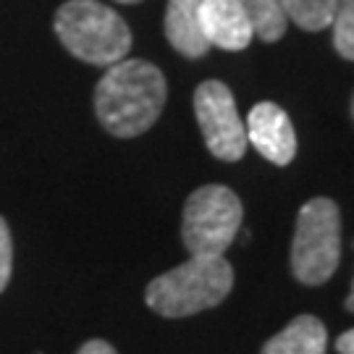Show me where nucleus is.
Instances as JSON below:
<instances>
[{"instance_id": "14", "label": "nucleus", "mask_w": 354, "mask_h": 354, "mask_svg": "<svg viewBox=\"0 0 354 354\" xmlns=\"http://www.w3.org/2000/svg\"><path fill=\"white\" fill-rule=\"evenodd\" d=\"M11 270H13V241H11V231H8V223L0 218V294L6 291L8 281H11Z\"/></svg>"}, {"instance_id": "11", "label": "nucleus", "mask_w": 354, "mask_h": 354, "mask_svg": "<svg viewBox=\"0 0 354 354\" xmlns=\"http://www.w3.org/2000/svg\"><path fill=\"white\" fill-rule=\"evenodd\" d=\"M236 3L247 13L254 37H260L263 42H279L286 35L289 21L281 11L279 0H236Z\"/></svg>"}, {"instance_id": "18", "label": "nucleus", "mask_w": 354, "mask_h": 354, "mask_svg": "<svg viewBox=\"0 0 354 354\" xmlns=\"http://www.w3.org/2000/svg\"><path fill=\"white\" fill-rule=\"evenodd\" d=\"M118 3H140V0H118Z\"/></svg>"}, {"instance_id": "3", "label": "nucleus", "mask_w": 354, "mask_h": 354, "mask_svg": "<svg viewBox=\"0 0 354 354\" xmlns=\"http://www.w3.org/2000/svg\"><path fill=\"white\" fill-rule=\"evenodd\" d=\"M55 35L74 58L92 66H113L131 50V29L97 0H68L55 11Z\"/></svg>"}, {"instance_id": "5", "label": "nucleus", "mask_w": 354, "mask_h": 354, "mask_svg": "<svg viewBox=\"0 0 354 354\" xmlns=\"http://www.w3.org/2000/svg\"><path fill=\"white\" fill-rule=\"evenodd\" d=\"M241 200L223 184H207L189 194L181 218V239L192 257H221L241 226Z\"/></svg>"}, {"instance_id": "17", "label": "nucleus", "mask_w": 354, "mask_h": 354, "mask_svg": "<svg viewBox=\"0 0 354 354\" xmlns=\"http://www.w3.org/2000/svg\"><path fill=\"white\" fill-rule=\"evenodd\" d=\"M346 310H349V313H354V291H352V297H349V302H346Z\"/></svg>"}, {"instance_id": "9", "label": "nucleus", "mask_w": 354, "mask_h": 354, "mask_svg": "<svg viewBox=\"0 0 354 354\" xmlns=\"http://www.w3.org/2000/svg\"><path fill=\"white\" fill-rule=\"evenodd\" d=\"M165 37L187 58H203L210 50L200 24V0H168L165 8Z\"/></svg>"}, {"instance_id": "19", "label": "nucleus", "mask_w": 354, "mask_h": 354, "mask_svg": "<svg viewBox=\"0 0 354 354\" xmlns=\"http://www.w3.org/2000/svg\"><path fill=\"white\" fill-rule=\"evenodd\" d=\"M352 115H354V100H352Z\"/></svg>"}, {"instance_id": "2", "label": "nucleus", "mask_w": 354, "mask_h": 354, "mask_svg": "<svg viewBox=\"0 0 354 354\" xmlns=\"http://www.w3.org/2000/svg\"><path fill=\"white\" fill-rule=\"evenodd\" d=\"M234 286V268L226 257H192L163 276L152 279L145 302L163 317H189L213 310Z\"/></svg>"}, {"instance_id": "6", "label": "nucleus", "mask_w": 354, "mask_h": 354, "mask_svg": "<svg viewBox=\"0 0 354 354\" xmlns=\"http://www.w3.org/2000/svg\"><path fill=\"white\" fill-rule=\"evenodd\" d=\"M194 115H197L207 150L218 160L234 163L244 158L247 145H250L247 129L239 115L236 100L223 82L207 79L194 89Z\"/></svg>"}, {"instance_id": "10", "label": "nucleus", "mask_w": 354, "mask_h": 354, "mask_svg": "<svg viewBox=\"0 0 354 354\" xmlns=\"http://www.w3.org/2000/svg\"><path fill=\"white\" fill-rule=\"evenodd\" d=\"M328 333L315 315L294 317L286 328L268 339L263 354H326Z\"/></svg>"}, {"instance_id": "8", "label": "nucleus", "mask_w": 354, "mask_h": 354, "mask_svg": "<svg viewBox=\"0 0 354 354\" xmlns=\"http://www.w3.org/2000/svg\"><path fill=\"white\" fill-rule=\"evenodd\" d=\"M200 24L210 48L215 45L221 50H244L254 37L252 24L236 0H200Z\"/></svg>"}, {"instance_id": "15", "label": "nucleus", "mask_w": 354, "mask_h": 354, "mask_svg": "<svg viewBox=\"0 0 354 354\" xmlns=\"http://www.w3.org/2000/svg\"><path fill=\"white\" fill-rule=\"evenodd\" d=\"M76 354H118L108 342H100V339H92V342L82 344Z\"/></svg>"}, {"instance_id": "16", "label": "nucleus", "mask_w": 354, "mask_h": 354, "mask_svg": "<svg viewBox=\"0 0 354 354\" xmlns=\"http://www.w3.org/2000/svg\"><path fill=\"white\" fill-rule=\"evenodd\" d=\"M336 349H339V354H354V328L339 336V342H336Z\"/></svg>"}, {"instance_id": "1", "label": "nucleus", "mask_w": 354, "mask_h": 354, "mask_svg": "<svg viewBox=\"0 0 354 354\" xmlns=\"http://www.w3.org/2000/svg\"><path fill=\"white\" fill-rule=\"evenodd\" d=\"M168 84L158 66L124 58L108 66L95 87V113L102 129L113 137H140L163 113Z\"/></svg>"}, {"instance_id": "13", "label": "nucleus", "mask_w": 354, "mask_h": 354, "mask_svg": "<svg viewBox=\"0 0 354 354\" xmlns=\"http://www.w3.org/2000/svg\"><path fill=\"white\" fill-rule=\"evenodd\" d=\"M333 45L336 53L354 61V0H339L336 3V13H333Z\"/></svg>"}, {"instance_id": "7", "label": "nucleus", "mask_w": 354, "mask_h": 354, "mask_svg": "<svg viewBox=\"0 0 354 354\" xmlns=\"http://www.w3.org/2000/svg\"><path fill=\"white\" fill-rule=\"evenodd\" d=\"M247 142H252V147L266 160L276 165H289L297 155V134L291 127L289 115L276 102H257L247 121Z\"/></svg>"}, {"instance_id": "4", "label": "nucleus", "mask_w": 354, "mask_h": 354, "mask_svg": "<svg viewBox=\"0 0 354 354\" xmlns=\"http://www.w3.org/2000/svg\"><path fill=\"white\" fill-rule=\"evenodd\" d=\"M342 260V213L330 197H313L297 215L291 241V270L299 283L320 286Z\"/></svg>"}, {"instance_id": "12", "label": "nucleus", "mask_w": 354, "mask_h": 354, "mask_svg": "<svg viewBox=\"0 0 354 354\" xmlns=\"http://www.w3.org/2000/svg\"><path fill=\"white\" fill-rule=\"evenodd\" d=\"M339 0H279L286 21L304 29V32H320L330 26Z\"/></svg>"}]
</instances>
